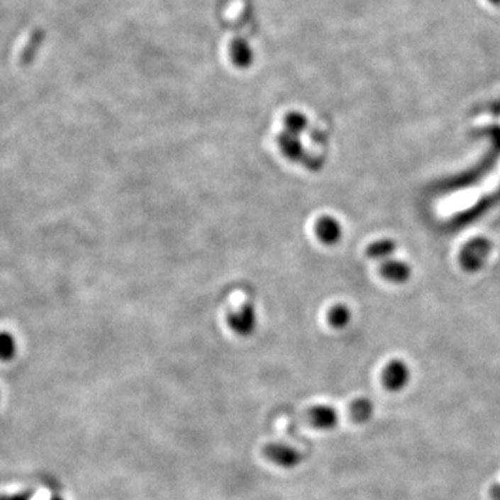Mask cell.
<instances>
[{"instance_id":"6da1fadb","label":"cell","mask_w":500,"mask_h":500,"mask_svg":"<svg viewBox=\"0 0 500 500\" xmlns=\"http://www.w3.org/2000/svg\"><path fill=\"white\" fill-rule=\"evenodd\" d=\"M228 326L233 333L242 338H249L256 333L259 326L257 310L252 303H243L228 316Z\"/></svg>"},{"instance_id":"7a4b0ae2","label":"cell","mask_w":500,"mask_h":500,"mask_svg":"<svg viewBox=\"0 0 500 500\" xmlns=\"http://www.w3.org/2000/svg\"><path fill=\"white\" fill-rule=\"evenodd\" d=\"M263 453L267 460L285 470H294L299 467L303 462V455L296 448L281 442L268 443L263 449Z\"/></svg>"},{"instance_id":"3957f363","label":"cell","mask_w":500,"mask_h":500,"mask_svg":"<svg viewBox=\"0 0 500 500\" xmlns=\"http://www.w3.org/2000/svg\"><path fill=\"white\" fill-rule=\"evenodd\" d=\"M410 382V368L403 360L389 362L382 371V384L389 392H400Z\"/></svg>"},{"instance_id":"277c9868","label":"cell","mask_w":500,"mask_h":500,"mask_svg":"<svg viewBox=\"0 0 500 500\" xmlns=\"http://www.w3.org/2000/svg\"><path fill=\"white\" fill-rule=\"evenodd\" d=\"M311 424L323 431H333L339 424L338 410L330 404H317L309 411Z\"/></svg>"},{"instance_id":"5b68a950","label":"cell","mask_w":500,"mask_h":500,"mask_svg":"<svg viewBox=\"0 0 500 500\" xmlns=\"http://www.w3.org/2000/svg\"><path fill=\"white\" fill-rule=\"evenodd\" d=\"M278 142V148L281 150V153L291 162L294 163H300L303 162V159L306 157V150L304 146L300 140L299 135H294V133H288V131H282L277 138Z\"/></svg>"},{"instance_id":"8992f818","label":"cell","mask_w":500,"mask_h":500,"mask_svg":"<svg viewBox=\"0 0 500 500\" xmlns=\"http://www.w3.org/2000/svg\"><path fill=\"white\" fill-rule=\"evenodd\" d=\"M316 235L324 245L333 246L342 239L343 230L339 220L333 216H324L316 224Z\"/></svg>"},{"instance_id":"52a82bcc","label":"cell","mask_w":500,"mask_h":500,"mask_svg":"<svg viewBox=\"0 0 500 500\" xmlns=\"http://www.w3.org/2000/svg\"><path fill=\"white\" fill-rule=\"evenodd\" d=\"M350 416L359 424L368 423L374 416V403L367 398L353 400L350 404Z\"/></svg>"},{"instance_id":"ba28073f","label":"cell","mask_w":500,"mask_h":500,"mask_svg":"<svg viewBox=\"0 0 500 500\" xmlns=\"http://www.w3.org/2000/svg\"><path fill=\"white\" fill-rule=\"evenodd\" d=\"M381 271H382V275L392 282H403L410 275V268L404 263L396 262V260H389V259L384 262Z\"/></svg>"},{"instance_id":"9c48e42d","label":"cell","mask_w":500,"mask_h":500,"mask_svg":"<svg viewBox=\"0 0 500 500\" xmlns=\"http://www.w3.org/2000/svg\"><path fill=\"white\" fill-rule=\"evenodd\" d=\"M231 57H233V63L240 68H246L249 66L253 62V53H252V49L249 48L248 42H245L242 39L233 40V43L231 45Z\"/></svg>"},{"instance_id":"30bf717a","label":"cell","mask_w":500,"mask_h":500,"mask_svg":"<svg viewBox=\"0 0 500 500\" xmlns=\"http://www.w3.org/2000/svg\"><path fill=\"white\" fill-rule=\"evenodd\" d=\"M352 311L346 304H335L328 313V323L335 330H343L350 324Z\"/></svg>"},{"instance_id":"8fae6325","label":"cell","mask_w":500,"mask_h":500,"mask_svg":"<svg viewBox=\"0 0 500 500\" xmlns=\"http://www.w3.org/2000/svg\"><path fill=\"white\" fill-rule=\"evenodd\" d=\"M395 250V243L389 239H382L371 243L367 249V255L375 260H388Z\"/></svg>"},{"instance_id":"7c38bea8","label":"cell","mask_w":500,"mask_h":500,"mask_svg":"<svg viewBox=\"0 0 500 500\" xmlns=\"http://www.w3.org/2000/svg\"><path fill=\"white\" fill-rule=\"evenodd\" d=\"M284 126H285V131L300 136L309 128V120L303 113L292 111V113L287 114V117L284 120Z\"/></svg>"},{"instance_id":"4fadbf2b","label":"cell","mask_w":500,"mask_h":500,"mask_svg":"<svg viewBox=\"0 0 500 500\" xmlns=\"http://www.w3.org/2000/svg\"><path fill=\"white\" fill-rule=\"evenodd\" d=\"M17 352V343L13 335L9 333H0V360L10 362L14 359Z\"/></svg>"},{"instance_id":"5bb4252c","label":"cell","mask_w":500,"mask_h":500,"mask_svg":"<svg viewBox=\"0 0 500 500\" xmlns=\"http://www.w3.org/2000/svg\"><path fill=\"white\" fill-rule=\"evenodd\" d=\"M304 166L307 167L311 171H318L323 167V157L321 156H307L303 159L301 162Z\"/></svg>"},{"instance_id":"9a60e30c","label":"cell","mask_w":500,"mask_h":500,"mask_svg":"<svg viewBox=\"0 0 500 500\" xmlns=\"http://www.w3.org/2000/svg\"><path fill=\"white\" fill-rule=\"evenodd\" d=\"M33 496H35V491L27 489L13 495H0V500H33Z\"/></svg>"},{"instance_id":"2e32d148","label":"cell","mask_w":500,"mask_h":500,"mask_svg":"<svg viewBox=\"0 0 500 500\" xmlns=\"http://www.w3.org/2000/svg\"><path fill=\"white\" fill-rule=\"evenodd\" d=\"M50 500H63V499H62V498H60V496H53V498H52V499H50Z\"/></svg>"},{"instance_id":"e0dca14e","label":"cell","mask_w":500,"mask_h":500,"mask_svg":"<svg viewBox=\"0 0 500 500\" xmlns=\"http://www.w3.org/2000/svg\"><path fill=\"white\" fill-rule=\"evenodd\" d=\"M494 1H500V0H494Z\"/></svg>"}]
</instances>
